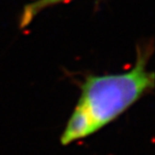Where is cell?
<instances>
[{
  "label": "cell",
  "mask_w": 155,
  "mask_h": 155,
  "mask_svg": "<svg viewBox=\"0 0 155 155\" xmlns=\"http://www.w3.org/2000/svg\"><path fill=\"white\" fill-rule=\"evenodd\" d=\"M152 42L138 46L131 69L119 74L90 75L61 134L64 146L96 134L117 120L154 88V73L148 69Z\"/></svg>",
  "instance_id": "obj_1"
},
{
  "label": "cell",
  "mask_w": 155,
  "mask_h": 155,
  "mask_svg": "<svg viewBox=\"0 0 155 155\" xmlns=\"http://www.w3.org/2000/svg\"><path fill=\"white\" fill-rule=\"evenodd\" d=\"M72 0H35L26 4L22 9L19 18V27L25 28L35 19V17L45 9L61 3L70 2Z\"/></svg>",
  "instance_id": "obj_2"
}]
</instances>
